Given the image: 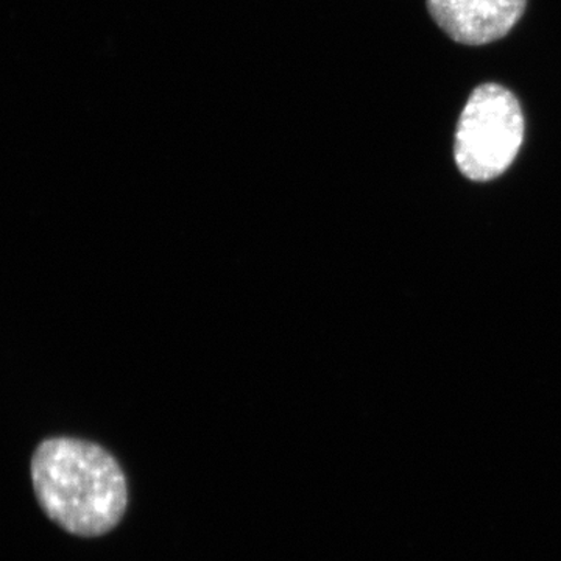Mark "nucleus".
Masks as SVG:
<instances>
[{"label":"nucleus","instance_id":"obj_1","mask_svg":"<svg viewBox=\"0 0 561 561\" xmlns=\"http://www.w3.org/2000/svg\"><path fill=\"white\" fill-rule=\"evenodd\" d=\"M31 471L41 508L69 534L101 537L124 516V471L95 443L70 437L44 440L33 454Z\"/></svg>","mask_w":561,"mask_h":561},{"label":"nucleus","instance_id":"obj_2","mask_svg":"<svg viewBox=\"0 0 561 561\" xmlns=\"http://www.w3.org/2000/svg\"><path fill=\"white\" fill-rule=\"evenodd\" d=\"M523 139L524 114L516 95L501 84H481L471 92L457 125V168L470 180L496 179L511 168Z\"/></svg>","mask_w":561,"mask_h":561},{"label":"nucleus","instance_id":"obj_3","mask_svg":"<svg viewBox=\"0 0 561 561\" xmlns=\"http://www.w3.org/2000/svg\"><path fill=\"white\" fill-rule=\"evenodd\" d=\"M426 5L449 38L465 46H483L515 27L527 0H426Z\"/></svg>","mask_w":561,"mask_h":561}]
</instances>
